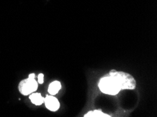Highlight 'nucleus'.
<instances>
[{"instance_id": "f03ea898", "label": "nucleus", "mask_w": 157, "mask_h": 117, "mask_svg": "<svg viewBox=\"0 0 157 117\" xmlns=\"http://www.w3.org/2000/svg\"><path fill=\"white\" fill-rule=\"evenodd\" d=\"M109 74L113 75L120 83L121 90H134L136 87V81L130 74L121 71L112 70Z\"/></svg>"}, {"instance_id": "20e7f679", "label": "nucleus", "mask_w": 157, "mask_h": 117, "mask_svg": "<svg viewBox=\"0 0 157 117\" xmlns=\"http://www.w3.org/2000/svg\"><path fill=\"white\" fill-rule=\"evenodd\" d=\"M44 102L45 103V106L50 111L56 112L60 107V103H59V100L52 95H47L46 97L44 98Z\"/></svg>"}, {"instance_id": "6e6552de", "label": "nucleus", "mask_w": 157, "mask_h": 117, "mask_svg": "<svg viewBox=\"0 0 157 117\" xmlns=\"http://www.w3.org/2000/svg\"><path fill=\"white\" fill-rule=\"evenodd\" d=\"M38 83H40V84H42L44 82V75L43 74H40L38 75Z\"/></svg>"}, {"instance_id": "7ed1b4c3", "label": "nucleus", "mask_w": 157, "mask_h": 117, "mask_svg": "<svg viewBox=\"0 0 157 117\" xmlns=\"http://www.w3.org/2000/svg\"><path fill=\"white\" fill-rule=\"evenodd\" d=\"M37 82L35 79L28 77L21 81L18 85V90L21 94L28 95L34 93L37 89Z\"/></svg>"}, {"instance_id": "f257e3e1", "label": "nucleus", "mask_w": 157, "mask_h": 117, "mask_svg": "<svg viewBox=\"0 0 157 117\" xmlns=\"http://www.w3.org/2000/svg\"><path fill=\"white\" fill-rule=\"evenodd\" d=\"M99 88L103 93L114 95L121 90L120 83L115 76L109 74L101 78L98 83Z\"/></svg>"}, {"instance_id": "1a4fd4ad", "label": "nucleus", "mask_w": 157, "mask_h": 117, "mask_svg": "<svg viewBox=\"0 0 157 117\" xmlns=\"http://www.w3.org/2000/svg\"><path fill=\"white\" fill-rule=\"evenodd\" d=\"M28 77L35 79V77H36V76H35V74H34V73H32V74H30V75H29V76H28Z\"/></svg>"}, {"instance_id": "39448f33", "label": "nucleus", "mask_w": 157, "mask_h": 117, "mask_svg": "<svg viewBox=\"0 0 157 117\" xmlns=\"http://www.w3.org/2000/svg\"><path fill=\"white\" fill-rule=\"evenodd\" d=\"M29 97L32 103L35 104V105H40L44 101V98L39 93H32Z\"/></svg>"}, {"instance_id": "423d86ee", "label": "nucleus", "mask_w": 157, "mask_h": 117, "mask_svg": "<svg viewBox=\"0 0 157 117\" xmlns=\"http://www.w3.org/2000/svg\"><path fill=\"white\" fill-rule=\"evenodd\" d=\"M61 88V83L58 82V81H54V82H52L49 86L48 88V92L50 95H56L59 93Z\"/></svg>"}, {"instance_id": "0eeeda50", "label": "nucleus", "mask_w": 157, "mask_h": 117, "mask_svg": "<svg viewBox=\"0 0 157 117\" xmlns=\"http://www.w3.org/2000/svg\"><path fill=\"white\" fill-rule=\"evenodd\" d=\"M85 117H109L110 116L109 114H106L104 112L99 110H94L92 112H87L86 114H85Z\"/></svg>"}]
</instances>
